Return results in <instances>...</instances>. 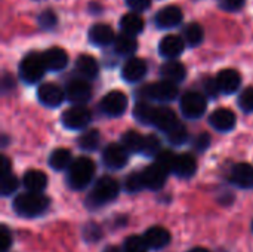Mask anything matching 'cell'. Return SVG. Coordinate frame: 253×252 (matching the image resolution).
<instances>
[{
	"mask_svg": "<svg viewBox=\"0 0 253 252\" xmlns=\"http://www.w3.org/2000/svg\"><path fill=\"white\" fill-rule=\"evenodd\" d=\"M50 199L40 192H27L18 195L13 201V211L24 218H36L47 211Z\"/></svg>",
	"mask_w": 253,
	"mask_h": 252,
	"instance_id": "obj_1",
	"label": "cell"
},
{
	"mask_svg": "<svg viewBox=\"0 0 253 252\" xmlns=\"http://www.w3.org/2000/svg\"><path fill=\"white\" fill-rule=\"evenodd\" d=\"M95 169H96V166L92 159L84 157V156L74 159L71 162V165L68 168V174H67L68 186L73 190H83L93 180Z\"/></svg>",
	"mask_w": 253,
	"mask_h": 252,
	"instance_id": "obj_2",
	"label": "cell"
},
{
	"mask_svg": "<svg viewBox=\"0 0 253 252\" xmlns=\"http://www.w3.org/2000/svg\"><path fill=\"white\" fill-rule=\"evenodd\" d=\"M119 192H120V186L113 177H108V175L101 177L95 183L92 192L89 193V196L86 199V205L90 209L104 206V205L113 202L119 196Z\"/></svg>",
	"mask_w": 253,
	"mask_h": 252,
	"instance_id": "obj_3",
	"label": "cell"
},
{
	"mask_svg": "<svg viewBox=\"0 0 253 252\" xmlns=\"http://www.w3.org/2000/svg\"><path fill=\"white\" fill-rule=\"evenodd\" d=\"M46 70L47 68L43 61V55L37 52H28L19 62V77L28 85L39 82Z\"/></svg>",
	"mask_w": 253,
	"mask_h": 252,
	"instance_id": "obj_4",
	"label": "cell"
},
{
	"mask_svg": "<svg viewBox=\"0 0 253 252\" xmlns=\"http://www.w3.org/2000/svg\"><path fill=\"white\" fill-rule=\"evenodd\" d=\"M141 94L145 98L156 100L160 102H168V101H173L178 97V85L175 82L163 79L160 82L150 83V85L144 86L141 89Z\"/></svg>",
	"mask_w": 253,
	"mask_h": 252,
	"instance_id": "obj_5",
	"label": "cell"
},
{
	"mask_svg": "<svg viewBox=\"0 0 253 252\" xmlns=\"http://www.w3.org/2000/svg\"><path fill=\"white\" fill-rule=\"evenodd\" d=\"M208 107L206 97L200 92L190 91L181 97V111L187 119H199L205 114Z\"/></svg>",
	"mask_w": 253,
	"mask_h": 252,
	"instance_id": "obj_6",
	"label": "cell"
},
{
	"mask_svg": "<svg viewBox=\"0 0 253 252\" xmlns=\"http://www.w3.org/2000/svg\"><path fill=\"white\" fill-rule=\"evenodd\" d=\"M61 120L67 129L79 131L89 125V122L92 120V114H90L89 108H86L83 104H76V105L64 110Z\"/></svg>",
	"mask_w": 253,
	"mask_h": 252,
	"instance_id": "obj_7",
	"label": "cell"
},
{
	"mask_svg": "<svg viewBox=\"0 0 253 252\" xmlns=\"http://www.w3.org/2000/svg\"><path fill=\"white\" fill-rule=\"evenodd\" d=\"M127 108V97L122 91H111L101 100V110L110 117L122 116Z\"/></svg>",
	"mask_w": 253,
	"mask_h": 252,
	"instance_id": "obj_8",
	"label": "cell"
},
{
	"mask_svg": "<svg viewBox=\"0 0 253 252\" xmlns=\"http://www.w3.org/2000/svg\"><path fill=\"white\" fill-rule=\"evenodd\" d=\"M37 98L44 107L55 108V107H59L62 104V101L65 98V91L59 85L47 82V83H43L39 86Z\"/></svg>",
	"mask_w": 253,
	"mask_h": 252,
	"instance_id": "obj_9",
	"label": "cell"
},
{
	"mask_svg": "<svg viewBox=\"0 0 253 252\" xmlns=\"http://www.w3.org/2000/svg\"><path fill=\"white\" fill-rule=\"evenodd\" d=\"M127 159H129V151L119 143H113V144H108L105 149H104V153H102V162L107 168L110 169H122L126 166L127 163Z\"/></svg>",
	"mask_w": 253,
	"mask_h": 252,
	"instance_id": "obj_10",
	"label": "cell"
},
{
	"mask_svg": "<svg viewBox=\"0 0 253 252\" xmlns=\"http://www.w3.org/2000/svg\"><path fill=\"white\" fill-rule=\"evenodd\" d=\"M65 97L68 101L74 104H84L92 97L90 85L83 79H74L67 83L65 86Z\"/></svg>",
	"mask_w": 253,
	"mask_h": 252,
	"instance_id": "obj_11",
	"label": "cell"
},
{
	"mask_svg": "<svg viewBox=\"0 0 253 252\" xmlns=\"http://www.w3.org/2000/svg\"><path fill=\"white\" fill-rule=\"evenodd\" d=\"M185 40L178 34H168L159 43V52L163 58L173 59L178 58L185 49Z\"/></svg>",
	"mask_w": 253,
	"mask_h": 252,
	"instance_id": "obj_12",
	"label": "cell"
},
{
	"mask_svg": "<svg viewBox=\"0 0 253 252\" xmlns=\"http://www.w3.org/2000/svg\"><path fill=\"white\" fill-rule=\"evenodd\" d=\"M236 114L233 110L225 108V107H219L216 108L211 117H209V123L212 125L213 129L219 131V132H228L236 126Z\"/></svg>",
	"mask_w": 253,
	"mask_h": 252,
	"instance_id": "obj_13",
	"label": "cell"
},
{
	"mask_svg": "<svg viewBox=\"0 0 253 252\" xmlns=\"http://www.w3.org/2000/svg\"><path fill=\"white\" fill-rule=\"evenodd\" d=\"M154 22L159 28H173L182 22V10L178 6H166L156 13Z\"/></svg>",
	"mask_w": 253,
	"mask_h": 252,
	"instance_id": "obj_14",
	"label": "cell"
},
{
	"mask_svg": "<svg viewBox=\"0 0 253 252\" xmlns=\"http://www.w3.org/2000/svg\"><path fill=\"white\" fill-rule=\"evenodd\" d=\"M147 62L142 58H130L125 62L122 68V76L129 83H136L142 80L147 74Z\"/></svg>",
	"mask_w": 253,
	"mask_h": 252,
	"instance_id": "obj_15",
	"label": "cell"
},
{
	"mask_svg": "<svg viewBox=\"0 0 253 252\" xmlns=\"http://www.w3.org/2000/svg\"><path fill=\"white\" fill-rule=\"evenodd\" d=\"M168 171H165L160 165L154 163V165H150L147 166L144 171H142V178H144V184H145V189H150V190H160L166 180H168Z\"/></svg>",
	"mask_w": 253,
	"mask_h": 252,
	"instance_id": "obj_16",
	"label": "cell"
},
{
	"mask_svg": "<svg viewBox=\"0 0 253 252\" xmlns=\"http://www.w3.org/2000/svg\"><path fill=\"white\" fill-rule=\"evenodd\" d=\"M216 82L219 85V89L222 94H234L242 85V76L237 70L234 68H225L221 70L216 76Z\"/></svg>",
	"mask_w": 253,
	"mask_h": 252,
	"instance_id": "obj_17",
	"label": "cell"
},
{
	"mask_svg": "<svg viewBox=\"0 0 253 252\" xmlns=\"http://www.w3.org/2000/svg\"><path fill=\"white\" fill-rule=\"evenodd\" d=\"M178 123H179L178 122V117H176V114H175V111L172 108H169L166 105H162V107H157L156 108V114H154V119H153V125L159 131L168 134Z\"/></svg>",
	"mask_w": 253,
	"mask_h": 252,
	"instance_id": "obj_18",
	"label": "cell"
},
{
	"mask_svg": "<svg viewBox=\"0 0 253 252\" xmlns=\"http://www.w3.org/2000/svg\"><path fill=\"white\" fill-rule=\"evenodd\" d=\"M230 180L240 189H252L253 187V166L249 163H237L233 166Z\"/></svg>",
	"mask_w": 253,
	"mask_h": 252,
	"instance_id": "obj_19",
	"label": "cell"
},
{
	"mask_svg": "<svg viewBox=\"0 0 253 252\" xmlns=\"http://www.w3.org/2000/svg\"><path fill=\"white\" fill-rule=\"evenodd\" d=\"M42 55H43L46 68L49 71H59V70L65 68V65L68 64V55L62 48L53 46V48L44 50Z\"/></svg>",
	"mask_w": 253,
	"mask_h": 252,
	"instance_id": "obj_20",
	"label": "cell"
},
{
	"mask_svg": "<svg viewBox=\"0 0 253 252\" xmlns=\"http://www.w3.org/2000/svg\"><path fill=\"white\" fill-rule=\"evenodd\" d=\"M144 239H145L148 248H151V250H163L170 242V233H169V230H166L162 226H154V227H150L145 232Z\"/></svg>",
	"mask_w": 253,
	"mask_h": 252,
	"instance_id": "obj_21",
	"label": "cell"
},
{
	"mask_svg": "<svg viewBox=\"0 0 253 252\" xmlns=\"http://www.w3.org/2000/svg\"><path fill=\"white\" fill-rule=\"evenodd\" d=\"M89 40L96 46H107L110 43H114L116 34L108 24H95L89 30Z\"/></svg>",
	"mask_w": 253,
	"mask_h": 252,
	"instance_id": "obj_22",
	"label": "cell"
},
{
	"mask_svg": "<svg viewBox=\"0 0 253 252\" xmlns=\"http://www.w3.org/2000/svg\"><path fill=\"white\" fill-rule=\"evenodd\" d=\"M196 171H197V160L193 154L182 153L176 156L173 165L175 175H178L179 178H190L196 174Z\"/></svg>",
	"mask_w": 253,
	"mask_h": 252,
	"instance_id": "obj_23",
	"label": "cell"
},
{
	"mask_svg": "<svg viewBox=\"0 0 253 252\" xmlns=\"http://www.w3.org/2000/svg\"><path fill=\"white\" fill-rule=\"evenodd\" d=\"M160 74L163 76V79L166 80H170V82H175V83H179L185 79L187 76V70H185V65L182 62H179L176 58L173 59H169L166 62L162 64L160 67Z\"/></svg>",
	"mask_w": 253,
	"mask_h": 252,
	"instance_id": "obj_24",
	"label": "cell"
},
{
	"mask_svg": "<svg viewBox=\"0 0 253 252\" xmlns=\"http://www.w3.org/2000/svg\"><path fill=\"white\" fill-rule=\"evenodd\" d=\"M76 70L83 79H95L99 74V64L92 55L83 53L76 61Z\"/></svg>",
	"mask_w": 253,
	"mask_h": 252,
	"instance_id": "obj_25",
	"label": "cell"
},
{
	"mask_svg": "<svg viewBox=\"0 0 253 252\" xmlns=\"http://www.w3.org/2000/svg\"><path fill=\"white\" fill-rule=\"evenodd\" d=\"M22 184L28 192H43L47 186V177L43 171L30 169L24 174Z\"/></svg>",
	"mask_w": 253,
	"mask_h": 252,
	"instance_id": "obj_26",
	"label": "cell"
},
{
	"mask_svg": "<svg viewBox=\"0 0 253 252\" xmlns=\"http://www.w3.org/2000/svg\"><path fill=\"white\" fill-rule=\"evenodd\" d=\"M114 49L119 55H123V56H129L132 55L136 49H138V42L135 39L133 34H129V33H120L119 36H116V40H114Z\"/></svg>",
	"mask_w": 253,
	"mask_h": 252,
	"instance_id": "obj_27",
	"label": "cell"
},
{
	"mask_svg": "<svg viewBox=\"0 0 253 252\" xmlns=\"http://www.w3.org/2000/svg\"><path fill=\"white\" fill-rule=\"evenodd\" d=\"M120 27H122V30H123L125 33L138 36L139 33L144 31L145 22H144L142 16H139L138 13L129 12V13H126V15L122 16V19H120Z\"/></svg>",
	"mask_w": 253,
	"mask_h": 252,
	"instance_id": "obj_28",
	"label": "cell"
},
{
	"mask_svg": "<svg viewBox=\"0 0 253 252\" xmlns=\"http://www.w3.org/2000/svg\"><path fill=\"white\" fill-rule=\"evenodd\" d=\"M73 162L71 151L67 149H56L49 156V166L53 171H64L68 169Z\"/></svg>",
	"mask_w": 253,
	"mask_h": 252,
	"instance_id": "obj_29",
	"label": "cell"
},
{
	"mask_svg": "<svg viewBox=\"0 0 253 252\" xmlns=\"http://www.w3.org/2000/svg\"><path fill=\"white\" fill-rule=\"evenodd\" d=\"M203 37H205L203 27H202L200 24H197V22L187 24V25L182 28V39H184L185 43L190 45L191 48L199 46V45L203 42Z\"/></svg>",
	"mask_w": 253,
	"mask_h": 252,
	"instance_id": "obj_30",
	"label": "cell"
},
{
	"mask_svg": "<svg viewBox=\"0 0 253 252\" xmlns=\"http://www.w3.org/2000/svg\"><path fill=\"white\" fill-rule=\"evenodd\" d=\"M129 153H142V146H144V137L139 135L136 131H127L122 135V143H120Z\"/></svg>",
	"mask_w": 253,
	"mask_h": 252,
	"instance_id": "obj_31",
	"label": "cell"
},
{
	"mask_svg": "<svg viewBox=\"0 0 253 252\" xmlns=\"http://www.w3.org/2000/svg\"><path fill=\"white\" fill-rule=\"evenodd\" d=\"M156 108L157 107H154V105H151L148 102H138L133 107V116L142 125H153V119H154V114H156Z\"/></svg>",
	"mask_w": 253,
	"mask_h": 252,
	"instance_id": "obj_32",
	"label": "cell"
},
{
	"mask_svg": "<svg viewBox=\"0 0 253 252\" xmlns=\"http://www.w3.org/2000/svg\"><path fill=\"white\" fill-rule=\"evenodd\" d=\"M79 147L84 151H95L101 143V135H99V131L98 129H90L87 132H83L79 140Z\"/></svg>",
	"mask_w": 253,
	"mask_h": 252,
	"instance_id": "obj_33",
	"label": "cell"
},
{
	"mask_svg": "<svg viewBox=\"0 0 253 252\" xmlns=\"http://www.w3.org/2000/svg\"><path fill=\"white\" fill-rule=\"evenodd\" d=\"M16 189H18V178L12 172L0 175V193H1V196H9L13 192H16Z\"/></svg>",
	"mask_w": 253,
	"mask_h": 252,
	"instance_id": "obj_34",
	"label": "cell"
},
{
	"mask_svg": "<svg viewBox=\"0 0 253 252\" xmlns=\"http://www.w3.org/2000/svg\"><path fill=\"white\" fill-rule=\"evenodd\" d=\"M168 140L173 146H182L188 140V131L182 123H178L173 129L168 132Z\"/></svg>",
	"mask_w": 253,
	"mask_h": 252,
	"instance_id": "obj_35",
	"label": "cell"
},
{
	"mask_svg": "<svg viewBox=\"0 0 253 252\" xmlns=\"http://www.w3.org/2000/svg\"><path fill=\"white\" fill-rule=\"evenodd\" d=\"M125 189L129 193H138L142 189H145L142 172H132L130 175H127L125 180Z\"/></svg>",
	"mask_w": 253,
	"mask_h": 252,
	"instance_id": "obj_36",
	"label": "cell"
},
{
	"mask_svg": "<svg viewBox=\"0 0 253 252\" xmlns=\"http://www.w3.org/2000/svg\"><path fill=\"white\" fill-rule=\"evenodd\" d=\"M123 251L125 252H147L148 245L144 238L141 236H130L125 241L123 244Z\"/></svg>",
	"mask_w": 253,
	"mask_h": 252,
	"instance_id": "obj_37",
	"label": "cell"
},
{
	"mask_svg": "<svg viewBox=\"0 0 253 252\" xmlns=\"http://www.w3.org/2000/svg\"><path fill=\"white\" fill-rule=\"evenodd\" d=\"M142 153H144L145 156H150V157L157 156V154L160 153V140H159L156 135H153V134L144 137Z\"/></svg>",
	"mask_w": 253,
	"mask_h": 252,
	"instance_id": "obj_38",
	"label": "cell"
},
{
	"mask_svg": "<svg viewBox=\"0 0 253 252\" xmlns=\"http://www.w3.org/2000/svg\"><path fill=\"white\" fill-rule=\"evenodd\" d=\"M175 159H176V154H173L170 150H160V153L156 156V163L160 165L165 171L173 172Z\"/></svg>",
	"mask_w": 253,
	"mask_h": 252,
	"instance_id": "obj_39",
	"label": "cell"
},
{
	"mask_svg": "<svg viewBox=\"0 0 253 252\" xmlns=\"http://www.w3.org/2000/svg\"><path fill=\"white\" fill-rule=\"evenodd\" d=\"M239 107L245 113H252L253 111V86L246 88L240 97H239Z\"/></svg>",
	"mask_w": 253,
	"mask_h": 252,
	"instance_id": "obj_40",
	"label": "cell"
},
{
	"mask_svg": "<svg viewBox=\"0 0 253 252\" xmlns=\"http://www.w3.org/2000/svg\"><path fill=\"white\" fill-rule=\"evenodd\" d=\"M101 236H102V230L98 224L89 223L83 227V238L86 242H96L101 239Z\"/></svg>",
	"mask_w": 253,
	"mask_h": 252,
	"instance_id": "obj_41",
	"label": "cell"
},
{
	"mask_svg": "<svg viewBox=\"0 0 253 252\" xmlns=\"http://www.w3.org/2000/svg\"><path fill=\"white\" fill-rule=\"evenodd\" d=\"M37 21H39V25L42 27V28H44V30H50V28H53L55 25H56V15L52 12V10H44V12H42L40 15H39V18H37Z\"/></svg>",
	"mask_w": 253,
	"mask_h": 252,
	"instance_id": "obj_42",
	"label": "cell"
},
{
	"mask_svg": "<svg viewBox=\"0 0 253 252\" xmlns=\"http://www.w3.org/2000/svg\"><path fill=\"white\" fill-rule=\"evenodd\" d=\"M203 88H205V94L211 98H218L221 89H219V85L216 82V79L213 77H205L203 79Z\"/></svg>",
	"mask_w": 253,
	"mask_h": 252,
	"instance_id": "obj_43",
	"label": "cell"
},
{
	"mask_svg": "<svg viewBox=\"0 0 253 252\" xmlns=\"http://www.w3.org/2000/svg\"><path fill=\"white\" fill-rule=\"evenodd\" d=\"M218 6L227 12H237L245 6V0H218Z\"/></svg>",
	"mask_w": 253,
	"mask_h": 252,
	"instance_id": "obj_44",
	"label": "cell"
},
{
	"mask_svg": "<svg viewBox=\"0 0 253 252\" xmlns=\"http://www.w3.org/2000/svg\"><path fill=\"white\" fill-rule=\"evenodd\" d=\"M1 235H0V248H1V252H7V250L10 248L12 245V233L10 230L7 229V226L1 224Z\"/></svg>",
	"mask_w": 253,
	"mask_h": 252,
	"instance_id": "obj_45",
	"label": "cell"
},
{
	"mask_svg": "<svg viewBox=\"0 0 253 252\" xmlns=\"http://www.w3.org/2000/svg\"><path fill=\"white\" fill-rule=\"evenodd\" d=\"M193 146H194L199 151H205V150L211 146V137H209L208 134L202 132V134H199V135L194 138Z\"/></svg>",
	"mask_w": 253,
	"mask_h": 252,
	"instance_id": "obj_46",
	"label": "cell"
},
{
	"mask_svg": "<svg viewBox=\"0 0 253 252\" xmlns=\"http://www.w3.org/2000/svg\"><path fill=\"white\" fill-rule=\"evenodd\" d=\"M127 6L130 9H133L135 12H141L145 10L151 6V0H126Z\"/></svg>",
	"mask_w": 253,
	"mask_h": 252,
	"instance_id": "obj_47",
	"label": "cell"
},
{
	"mask_svg": "<svg viewBox=\"0 0 253 252\" xmlns=\"http://www.w3.org/2000/svg\"><path fill=\"white\" fill-rule=\"evenodd\" d=\"M7 172H12V169H10V160L6 156H1L0 157V175L7 174Z\"/></svg>",
	"mask_w": 253,
	"mask_h": 252,
	"instance_id": "obj_48",
	"label": "cell"
},
{
	"mask_svg": "<svg viewBox=\"0 0 253 252\" xmlns=\"http://www.w3.org/2000/svg\"><path fill=\"white\" fill-rule=\"evenodd\" d=\"M102 252H125L122 248H119V247H114V245H110V247H107L105 250Z\"/></svg>",
	"mask_w": 253,
	"mask_h": 252,
	"instance_id": "obj_49",
	"label": "cell"
},
{
	"mask_svg": "<svg viewBox=\"0 0 253 252\" xmlns=\"http://www.w3.org/2000/svg\"><path fill=\"white\" fill-rule=\"evenodd\" d=\"M188 252H209L206 248H202V247H196V248H193V250H190Z\"/></svg>",
	"mask_w": 253,
	"mask_h": 252,
	"instance_id": "obj_50",
	"label": "cell"
},
{
	"mask_svg": "<svg viewBox=\"0 0 253 252\" xmlns=\"http://www.w3.org/2000/svg\"><path fill=\"white\" fill-rule=\"evenodd\" d=\"M252 232H253V223H252Z\"/></svg>",
	"mask_w": 253,
	"mask_h": 252,
	"instance_id": "obj_51",
	"label": "cell"
}]
</instances>
